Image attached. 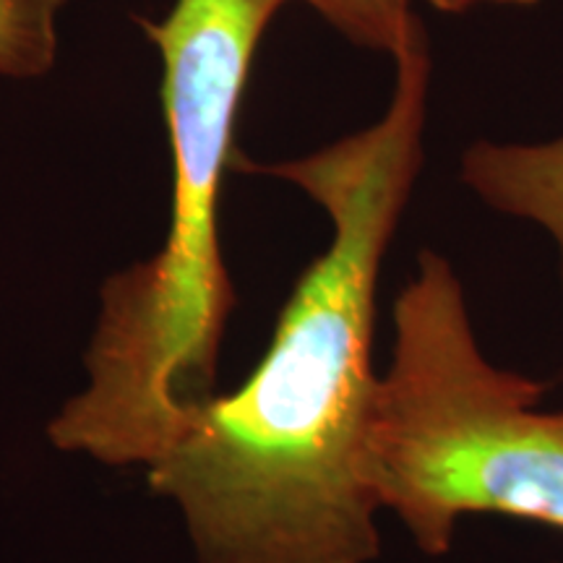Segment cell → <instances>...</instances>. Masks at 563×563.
I'll return each mask as SVG.
<instances>
[{"mask_svg":"<svg viewBox=\"0 0 563 563\" xmlns=\"http://www.w3.org/2000/svg\"><path fill=\"white\" fill-rule=\"evenodd\" d=\"M389 110L308 157L251 170L306 191L332 243L295 282L269 350L214 394L152 464L199 563H373L382 555L368 460L382 264L422 162L431 55L422 24L394 55Z\"/></svg>","mask_w":563,"mask_h":563,"instance_id":"obj_1","label":"cell"},{"mask_svg":"<svg viewBox=\"0 0 563 563\" xmlns=\"http://www.w3.org/2000/svg\"><path fill=\"white\" fill-rule=\"evenodd\" d=\"M287 0H175L136 19L162 58L173 203L152 258L112 274L87 350L89 384L51 422V441L110 467H152L214 397L235 292L220 249L222 180L258 42Z\"/></svg>","mask_w":563,"mask_h":563,"instance_id":"obj_2","label":"cell"},{"mask_svg":"<svg viewBox=\"0 0 563 563\" xmlns=\"http://www.w3.org/2000/svg\"><path fill=\"white\" fill-rule=\"evenodd\" d=\"M545 386L488 361L452 264L422 251L394 302L368 475L382 511L441 559L473 514L563 530V410Z\"/></svg>","mask_w":563,"mask_h":563,"instance_id":"obj_3","label":"cell"},{"mask_svg":"<svg viewBox=\"0 0 563 563\" xmlns=\"http://www.w3.org/2000/svg\"><path fill=\"white\" fill-rule=\"evenodd\" d=\"M462 180L490 209L540 224L559 249L563 282V136L548 144L477 141L464 152Z\"/></svg>","mask_w":563,"mask_h":563,"instance_id":"obj_4","label":"cell"},{"mask_svg":"<svg viewBox=\"0 0 563 563\" xmlns=\"http://www.w3.org/2000/svg\"><path fill=\"white\" fill-rule=\"evenodd\" d=\"M68 0H0V76L37 79L58 55V16Z\"/></svg>","mask_w":563,"mask_h":563,"instance_id":"obj_5","label":"cell"},{"mask_svg":"<svg viewBox=\"0 0 563 563\" xmlns=\"http://www.w3.org/2000/svg\"><path fill=\"white\" fill-rule=\"evenodd\" d=\"M336 32L368 51L397 55L410 40L418 16L410 0H302Z\"/></svg>","mask_w":563,"mask_h":563,"instance_id":"obj_6","label":"cell"},{"mask_svg":"<svg viewBox=\"0 0 563 563\" xmlns=\"http://www.w3.org/2000/svg\"><path fill=\"white\" fill-rule=\"evenodd\" d=\"M428 3H431L433 9H441V11H449V13H460V11H467V9H473V5H481V3L530 5V3H538V0H428Z\"/></svg>","mask_w":563,"mask_h":563,"instance_id":"obj_7","label":"cell"}]
</instances>
